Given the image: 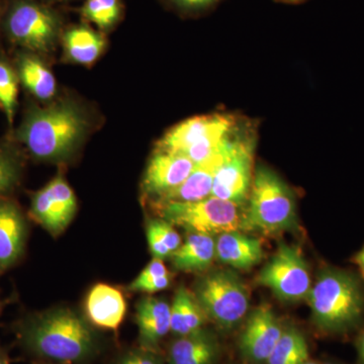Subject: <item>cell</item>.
Listing matches in <instances>:
<instances>
[{
    "mask_svg": "<svg viewBox=\"0 0 364 364\" xmlns=\"http://www.w3.org/2000/svg\"><path fill=\"white\" fill-rule=\"evenodd\" d=\"M87 130L85 112L65 98L47 107L30 105L16 136L37 159L58 161L77 149Z\"/></svg>",
    "mask_w": 364,
    "mask_h": 364,
    "instance_id": "1",
    "label": "cell"
},
{
    "mask_svg": "<svg viewBox=\"0 0 364 364\" xmlns=\"http://www.w3.org/2000/svg\"><path fill=\"white\" fill-rule=\"evenodd\" d=\"M306 299L314 324L323 334L346 337L363 324L364 286L351 270L323 268Z\"/></svg>",
    "mask_w": 364,
    "mask_h": 364,
    "instance_id": "2",
    "label": "cell"
},
{
    "mask_svg": "<svg viewBox=\"0 0 364 364\" xmlns=\"http://www.w3.org/2000/svg\"><path fill=\"white\" fill-rule=\"evenodd\" d=\"M18 334L28 350L60 363L83 360L97 345L90 326L68 309L28 318L20 326Z\"/></svg>",
    "mask_w": 364,
    "mask_h": 364,
    "instance_id": "3",
    "label": "cell"
},
{
    "mask_svg": "<svg viewBox=\"0 0 364 364\" xmlns=\"http://www.w3.org/2000/svg\"><path fill=\"white\" fill-rule=\"evenodd\" d=\"M247 200L242 228L277 234L296 227L298 215L294 191L267 166L260 165L255 169Z\"/></svg>",
    "mask_w": 364,
    "mask_h": 364,
    "instance_id": "4",
    "label": "cell"
},
{
    "mask_svg": "<svg viewBox=\"0 0 364 364\" xmlns=\"http://www.w3.org/2000/svg\"><path fill=\"white\" fill-rule=\"evenodd\" d=\"M241 122L229 112L191 117L167 131L156 150L184 155L198 164L224 149Z\"/></svg>",
    "mask_w": 364,
    "mask_h": 364,
    "instance_id": "5",
    "label": "cell"
},
{
    "mask_svg": "<svg viewBox=\"0 0 364 364\" xmlns=\"http://www.w3.org/2000/svg\"><path fill=\"white\" fill-rule=\"evenodd\" d=\"M193 296L205 316L222 329H232L248 312L247 287L231 270L205 274L196 282Z\"/></svg>",
    "mask_w": 364,
    "mask_h": 364,
    "instance_id": "6",
    "label": "cell"
},
{
    "mask_svg": "<svg viewBox=\"0 0 364 364\" xmlns=\"http://www.w3.org/2000/svg\"><path fill=\"white\" fill-rule=\"evenodd\" d=\"M163 220L191 233L220 235L243 226L241 205L210 196L198 202L155 203Z\"/></svg>",
    "mask_w": 364,
    "mask_h": 364,
    "instance_id": "7",
    "label": "cell"
},
{
    "mask_svg": "<svg viewBox=\"0 0 364 364\" xmlns=\"http://www.w3.org/2000/svg\"><path fill=\"white\" fill-rule=\"evenodd\" d=\"M256 134L242 123L233 146L215 174L210 196L242 205L247 202L253 181Z\"/></svg>",
    "mask_w": 364,
    "mask_h": 364,
    "instance_id": "8",
    "label": "cell"
},
{
    "mask_svg": "<svg viewBox=\"0 0 364 364\" xmlns=\"http://www.w3.org/2000/svg\"><path fill=\"white\" fill-rule=\"evenodd\" d=\"M280 301L296 303L308 298L312 287L310 272L299 248L282 243L257 277Z\"/></svg>",
    "mask_w": 364,
    "mask_h": 364,
    "instance_id": "9",
    "label": "cell"
},
{
    "mask_svg": "<svg viewBox=\"0 0 364 364\" xmlns=\"http://www.w3.org/2000/svg\"><path fill=\"white\" fill-rule=\"evenodd\" d=\"M58 16L47 7L31 1L14 4L6 20V32L16 44L33 53H48L58 39Z\"/></svg>",
    "mask_w": 364,
    "mask_h": 364,
    "instance_id": "10",
    "label": "cell"
},
{
    "mask_svg": "<svg viewBox=\"0 0 364 364\" xmlns=\"http://www.w3.org/2000/svg\"><path fill=\"white\" fill-rule=\"evenodd\" d=\"M77 208L75 195L62 176L55 177L33 196L30 214L54 236L70 224Z\"/></svg>",
    "mask_w": 364,
    "mask_h": 364,
    "instance_id": "11",
    "label": "cell"
},
{
    "mask_svg": "<svg viewBox=\"0 0 364 364\" xmlns=\"http://www.w3.org/2000/svg\"><path fill=\"white\" fill-rule=\"evenodd\" d=\"M284 329L279 318L268 306H260L251 312L239 339L244 358L254 363H267Z\"/></svg>",
    "mask_w": 364,
    "mask_h": 364,
    "instance_id": "12",
    "label": "cell"
},
{
    "mask_svg": "<svg viewBox=\"0 0 364 364\" xmlns=\"http://www.w3.org/2000/svg\"><path fill=\"white\" fill-rule=\"evenodd\" d=\"M195 163L184 155L155 151L144 174L143 196L157 202L186 181Z\"/></svg>",
    "mask_w": 364,
    "mask_h": 364,
    "instance_id": "13",
    "label": "cell"
},
{
    "mask_svg": "<svg viewBox=\"0 0 364 364\" xmlns=\"http://www.w3.org/2000/svg\"><path fill=\"white\" fill-rule=\"evenodd\" d=\"M239 128H240V126L234 132L233 136H231L229 143L227 144L224 149L220 151L217 154L213 155L205 161L196 164L195 168L189 174L188 178L182 182L178 188L170 191L169 193H167L166 196H163L162 198H160L157 202H154V203L198 202V200H202L203 198L210 196V193H212L215 172L221 166L225 158L227 157L228 153L233 146Z\"/></svg>",
    "mask_w": 364,
    "mask_h": 364,
    "instance_id": "14",
    "label": "cell"
},
{
    "mask_svg": "<svg viewBox=\"0 0 364 364\" xmlns=\"http://www.w3.org/2000/svg\"><path fill=\"white\" fill-rule=\"evenodd\" d=\"M26 237L25 218L11 198H0V269L11 267L23 253Z\"/></svg>",
    "mask_w": 364,
    "mask_h": 364,
    "instance_id": "15",
    "label": "cell"
},
{
    "mask_svg": "<svg viewBox=\"0 0 364 364\" xmlns=\"http://www.w3.org/2000/svg\"><path fill=\"white\" fill-rule=\"evenodd\" d=\"M171 306L161 299L147 296L136 306V325L141 348L157 350L158 344L170 331Z\"/></svg>",
    "mask_w": 364,
    "mask_h": 364,
    "instance_id": "16",
    "label": "cell"
},
{
    "mask_svg": "<svg viewBox=\"0 0 364 364\" xmlns=\"http://www.w3.org/2000/svg\"><path fill=\"white\" fill-rule=\"evenodd\" d=\"M259 239L237 231L220 234L215 240V259L235 269L248 270L263 259Z\"/></svg>",
    "mask_w": 364,
    "mask_h": 364,
    "instance_id": "17",
    "label": "cell"
},
{
    "mask_svg": "<svg viewBox=\"0 0 364 364\" xmlns=\"http://www.w3.org/2000/svg\"><path fill=\"white\" fill-rule=\"evenodd\" d=\"M123 294L109 284L93 287L86 299V313L90 323L102 329L117 331L126 315Z\"/></svg>",
    "mask_w": 364,
    "mask_h": 364,
    "instance_id": "18",
    "label": "cell"
},
{
    "mask_svg": "<svg viewBox=\"0 0 364 364\" xmlns=\"http://www.w3.org/2000/svg\"><path fill=\"white\" fill-rule=\"evenodd\" d=\"M220 346L212 332L200 329L178 337L168 349V364H215Z\"/></svg>",
    "mask_w": 364,
    "mask_h": 364,
    "instance_id": "19",
    "label": "cell"
},
{
    "mask_svg": "<svg viewBox=\"0 0 364 364\" xmlns=\"http://www.w3.org/2000/svg\"><path fill=\"white\" fill-rule=\"evenodd\" d=\"M170 258L173 267L181 272H205L215 259L214 237L208 234L191 233Z\"/></svg>",
    "mask_w": 364,
    "mask_h": 364,
    "instance_id": "20",
    "label": "cell"
},
{
    "mask_svg": "<svg viewBox=\"0 0 364 364\" xmlns=\"http://www.w3.org/2000/svg\"><path fill=\"white\" fill-rule=\"evenodd\" d=\"M16 68L18 80L38 100L48 102L56 95V78L39 57L21 54Z\"/></svg>",
    "mask_w": 364,
    "mask_h": 364,
    "instance_id": "21",
    "label": "cell"
},
{
    "mask_svg": "<svg viewBox=\"0 0 364 364\" xmlns=\"http://www.w3.org/2000/svg\"><path fill=\"white\" fill-rule=\"evenodd\" d=\"M67 58L79 65H91L104 52L105 40L88 26H76L67 31L63 38Z\"/></svg>",
    "mask_w": 364,
    "mask_h": 364,
    "instance_id": "22",
    "label": "cell"
},
{
    "mask_svg": "<svg viewBox=\"0 0 364 364\" xmlns=\"http://www.w3.org/2000/svg\"><path fill=\"white\" fill-rule=\"evenodd\" d=\"M207 320L193 294L186 287H179L171 306L170 331L177 337L186 336L203 329Z\"/></svg>",
    "mask_w": 364,
    "mask_h": 364,
    "instance_id": "23",
    "label": "cell"
},
{
    "mask_svg": "<svg viewBox=\"0 0 364 364\" xmlns=\"http://www.w3.org/2000/svg\"><path fill=\"white\" fill-rule=\"evenodd\" d=\"M309 360V346L296 328L284 330L268 358L267 364H303Z\"/></svg>",
    "mask_w": 364,
    "mask_h": 364,
    "instance_id": "24",
    "label": "cell"
},
{
    "mask_svg": "<svg viewBox=\"0 0 364 364\" xmlns=\"http://www.w3.org/2000/svg\"><path fill=\"white\" fill-rule=\"evenodd\" d=\"M147 239L154 258L165 259L181 247V239L173 225L165 220H152L147 226Z\"/></svg>",
    "mask_w": 364,
    "mask_h": 364,
    "instance_id": "25",
    "label": "cell"
},
{
    "mask_svg": "<svg viewBox=\"0 0 364 364\" xmlns=\"http://www.w3.org/2000/svg\"><path fill=\"white\" fill-rule=\"evenodd\" d=\"M171 284V275L161 259L153 258L128 287L131 291L153 294L166 289Z\"/></svg>",
    "mask_w": 364,
    "mask_h": 364,
    "instance_id": "26",
    "label": "cell"
},
{
    "mask_svg": "<svg viewBox=\"0 0 364 364\" xmlns=\"http://www.w3.org/2000/svg\"><path fill=\"white\" fill-rule=\"evenodd\" d=\"M23 163L16 150L0 144V198L9 196L20 183Z\"/></svg>",
    "mask_w": 364,
    "mask_h": 364,
    "instance_id": "27",
    "label": "cell"
},
{
    "mask_svg": "<svg viewBox=\"0 0 364 364\" xmlns=\"http://www.w3.org/2000/svg\"><path fill=\"white\" fill-rule=\"evenodd\" d=\"M121 9L119 0H86L81 14L102 30H109L119 20Z\"/></svg>",
    "mask_w": 364,
    "mask_h": 364,
    "instance_id": "28",
    "label": "cell"
},
{
    "mask_svg": "<svg viewBox=\"0 0 364 364\" xmlns=\"http://www.w3.org/2000/svg\"><path fill=\"white\" fill-rule=\"evenodd\" d=\"M18 76L13 67L0 60V107L9 124L14 123L18 105Z\"/></svg>",
    "mask_w": 364,
    "mask_h": 364,
    "instance_id": "29",
    "label": "cell"
},
{
    "mask_svg": "<svg viewBox=\"0 0 364 364\" xmlns=\"http://www.w3.org/2000/svg\"><path fill=\"white\" fill-rule=\"evenodd\" d=\"M117 364H164L156 352L140 348L128 352Z\"/></svg>",
    "mask_w": 364,
    "mask_h": 364,
    "instance_id": "30",
    "label": "cell"
},
{
    "mask_svg": "<svg viewBox=\"0 0 364 364\" xmlns=\"http://www.w3.org/2000/svg\"><path fill=\"white\" fill-rule=\"evenodd\" d=\"M172 1L184 11H202L214 6L219 0H172Z\"/></svg>",
    "mask_w": 364,
    "mask_h": 364,
    "instance_id": "31",
    "label": "cell"
},
{
    "mask_svg": "<svg viewBox=\"0 0 364 364\" xmlns=\"http://www.w3.org/2000/svg\"><path fill=\"white\" fill-rule=\"evenodd\" d=\"M356 349H358L359 364H364V329L356 340Z\"/></svg>",
    "mask_w": 364,
    "mask_h": 364,
    "instance_id": "32",
    "label": "cell"
},
{
    "mask_svg": "<svg viewBox=\"0 0 364 364\" xmlns=\"http://www.w3.org/2000/svg\"><path fill=\"white\" fill-rule=\"evenodd\" d=\"M351 261L358 265L361 274H363V277H364V246L358 251V253L355 254V255L353 256V257H352Z\"/></svg>",
    "mask_w": 364,
    "mask_h": 364,
    "instance_id": "33",
    "label": "cell"
},
{
    "mask_svg": "<svg viewBox=\"0 0 364 364\" xmlns=\"http://www.w3.org/2000/svg\"><path fill=\"white\" fill-rule=\"evenodd\" d=\"M0 364H9V360H7V356L4 351L0 350Z\"/></svg>",
    "mask_w": 364,
    "mask_h": 364,
    "instance_id": "34",
    "label": "cell"
},
{
    "mask_svg": "<svg viewBox=\"0 0 364 364\" xmlns=\"http://www.w3.org/2000/svg\"><path fill=\"white\" fill-rule=\"evenodd\" d=\"M277 1L282 2V4H299V2L304 1V0H277Z\"/></svg>",
    "mask_w": 364,
    "mask_h": 364,
    "instance_id": "35",
    "label": "cell"
},
{
    "mask_svg": "<svg viewBox=\"0 0 364 364\" xmlns=\"http://www.w3.org/2000/svg\"><path fill=\"white\" fill-rule=\"evenodd\" d=\"M303 364H318L317 363H314V361H306L305 363H303Z\"/></svg>",
    "mask_w": 364,
    "mask_h": 364,
    "instance_id": "36",
    "label": "cell"
},
{
    "mask_svg": "<svg viewBox=\"0 0 364 364\" xmlns=\"http://www.w3.org/2000/svg\"><path fill=\"white\" fill-rule=\"evenodd\" d=\"M324 364H336V363H324Z\"/></svg>",
    "mask_w": 364,
    "mask_h": 364,
    "instance_id": "37",
    "label": "cell"
}]
</instances>
